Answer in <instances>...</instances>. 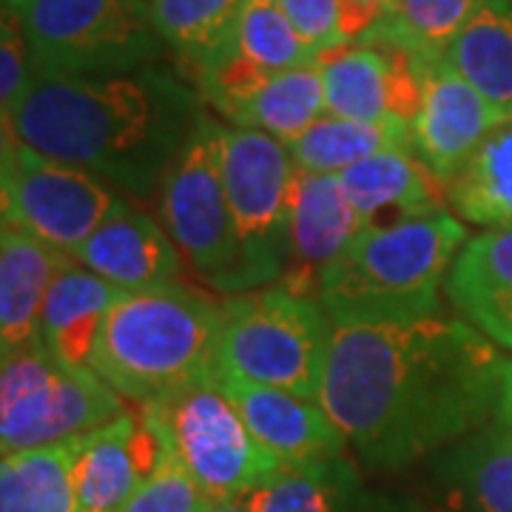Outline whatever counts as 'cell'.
Wrapping results in <instances>:
<instances>
[{
  "label": "cell",
  "instance_id": "3",
  "mask_svg": "<svg viewBox=\"0 0 512 512\" xmlns=\"http://www.w3.org/2000/svg\"><path fill=\"white\" fill-rule=\"evenodd\" d=\"M467 239L464 220L450 211L367 225L319 276L333 328L436 316L441 285Z\"/></svg>",
  "mask_w": 512,
  "mask_h": 512
},
{
  "label": "cell",
  "instance_id": "26",
  "mask_svg": "<svg viewBox=\"0 0 512 512\" xmlns=\"http://www.w3.org/2000/svg\"><path fill=\"white\" fill-rule=\"evenodd\" d=\"M83 436L20 450L0 461V512H74Z\"/></svg>",
  "mask_w": 512,
  "mask_h": 512
},
{
  "label": "cell",
  "instance_id": "22",
  "mask_svg": "<svg viewBox=\"0 0 512 512\" xmlns=\"http://www.w3.org/2000/svg\"><path fill=\"white\" fill-rule=\"evenodd\" d=\"M441 495L458 512H512V421H493L430 458Z\"/></svg>",
  "mask_w": 512,
  "mask_h": 512
},
{
  "label": "cell",
  "instance_id": "5",
  "mask_svg": "<svg viewBox=\"0 0 512 512\" xmlns=\"http://www.w3.org/2000/svg\"><path fill=\"white\" fill-rule=\"evenodd\" d=\"M330 339L319 293L279 279L222 302L220 370L319 402Z\"/></svg>",
  "mask_w": 512,
  "mask_h": 512
},
{
  "label": "cell",
  "instance_id": "1",
  "mask_svg": "<svg viewBox=\"0 0 512 512\" xmlns=\"http://www.w3.org/2000/svg\"><path fill=\"white\" fill-rule=\"evenodd\" d=\"M319 404L370 470H402L512 421V359L464 319L333 328Z\"/></svg>",
  "mask_w": 512,
  "mask_h": 512
},
{
  "label": "cell",
  "instance_id": "29",
  "mask_svg": "<svg viewBox=\"0 0 512 512\" xmlns=\"http://www.w3.org/2000/svg\"><path fill=\"white\" fill-rule=\"evenodd\" d=\"M447 202L470 225L512 228V120L495 128L458 171L447 185Z\"/></svg>",
  "mask_w": 512,
  "mask_h": 512
},
{
  "label": "cell",
  "instance_id": "16",
  "mask_svg": "<svg viewBox=\"0 0 512 512\" xmlns=\"http://www.w3.org/2000/svg\"><path fill=\"white\" fill-rule=\"evenodd\" d=\"M365 228L339 174H311L296 168L288 220V271L282 279L302 291L319 293L322 271Z\"/></svg>",
  "mask_w": 512,
  "mask_h": 512
},
{
  "label": "cell",
  "instance_id": "14",
  "mask_svg": "<svg viewBox=\"0 0 512 512\" xmlns=\"http://www.w3.org/2000/svg\"><path fill=\"white\" fill-rule=\"evenodd\" d=\"M220 384L256 441L268 447L285 467L345 456L348 439L319 402L293 396L271 384L248 382L225 370H220Z\"/></svg>",
  "mask_w": 512,
  "mask_h": 512
},
{
  "label": "cell",
  "instance_id": "17",
  "mask_svg": "<svg viewBox=\"0 0 512 512\" xmlns=\"http://www.w3.org/2000/svg\"><path fill=\"white\" fill-rule=\"evenodd\" d=\"M163 444L140 410H126L83 436L74 467V512H123L143 478L157 467Z\"/></svg>",
  "mask_w": 512,
  "mask_h": 512
},
{
  "label": "cell",
  "instance_id": "8",
  "mask_svg": "<svg viewBox=\"0 0 512 512\" xmlns=\"http://www.w3.org/2000/svg\"><path fill=\"white\" fill-rule=\"evenodd\" d=\"M222 171L237 239V296L274 285L288 271L296 163L288 143L222 123Z\"/></svg>",
  "mask_w": 512,
  "mask_h": 512
},
{
  "label": "cell",
  "instance_id": "4",
  "mask_svg": "<svg viewBox=\"0 0 512 512\" xmlns=\"http://www.w3.org/2000/svg\"><path fill=\"white\" fill-rule=\"evenodd\" d=\"M222 302L183 282L123 293L103 322L92 370L146 407L220 373Z\"/></svg>",
  "mask_w": 512,
  "mask_h": 512
},
{
  "label": "cell",
  "instance_id": "32",
  "mask_svg": "<svg viewBox=\"0 0 512 512\" xmlns=\"http://www.w3.org/2000/svg\"><path fill=\"white\" fill-rule=\"evenodd\" d=\"M214 504L183 461L163 447L157 467L143 478L123 512H211Z\"/></svg>",
  "mask_w": 512,
  "mask_h": 512
},
{
  "label": "cell",
  "instance_id": "11",
  "mask_svg": "<svg viewBox=\"0 0 512 512\" xmlns=\"http://www.w3.org/2000/svg\"><path fill=\"white\" fill-rule=\"evenodd\" d=\"M160 222L191 268L222 293L237 291V239L222 171V123L200 114L160 188Z\"/></svg>",
  "mask_w": 512,
  "mask_h": 512
},
{
  "label": "cell",
  "instance_id": "2",
  "mask_svg": "<svg viewBox=\"0 0 512 512\" xmlns=\"http://www.w3.org/2000/svg\"><path fill=\"white\" fill-rule=\"evenodd\" d=\"M197 120L191 86L148 66L103 77H40L3 134L92 171L140 202L160 194Z\"/></svg>",
  "mask_w": 512,
  "mask_h": 512
},
{
  "label": "cell",
  "instance_id": "13",
  "mask_svg": "<svg viewBox=\"0 0 512 512\" xmlns=\"http://www.w3.org/2000/svg\"><path fill=\"white\" fill-rule=\"evenodd\" d=\"M507 120L510 117L447 66L444 57L424 63V94L419 114L410 123V146L444 188Z\"/></svg>",
  "mask_w": 512,
  "mask_h": 512
},
{
  "label": "cell",
  "instance_id": "31",
  "mask_svg": "<svg viewBox=\"0 0 512 512\" xmlns=\"http://www.w3.org/2000/svg\"><path fill=\"white\" fill-rule=\"evenodd\" d=\"M231 55L265 74L288 72L319 60L282 12L279 0H245Z\"/></svg>",
  "mask_w": 512,
  "mask_h": 512
},
{
  "label": "cell",
  "instance_id": "21",
  "mask_svg": "<svg viewBox=\"0 0 512 512\" xmlns=\"http://www.w3.org/2000/svg\"><path fill=\"white\" fill-rule=\"evenodd\" d=\"M365 225L413 220L444 211L447 188L413 148H390L339 174Z\"/></svg>",
  "mask_w": 512,
  "mask_h": 512
},
{
  "label": "cell",
  "instance_id": "35",
  "mask_svg": "<svg viewBox=\"0 0 512 512\" xmlns=\"http://www.w3.org/2000/svg\"><path fill=\"white\" fill-rule=\"evenodd\" d=\"M393 3L396 0H342V37H345V46L359 43L390 12Z\"/></svg>",
  "mask_w": 512,
  "mask_h": 512
},
{
  "label": "cell",
  "instance_id": "36",
  "mask_svg": "<svg viewBox=\"0 0 512 512\" xmlns=\"http://www.w3.org/2000/svg\"><path fill=\"white\" fill-rule=\"evenodd\" d=\"M367 512H444L407 495H370Z\"/></svg>",
  "mask_w": 512,
  "mask_h": 512
},
{
  "label": "cell",
  "instance_id": "15",
  "mask_svg": "<svg viewBox=\"0 0 512 512\" xmlns=\"http://www.w3.org/2000/svg\"><path fill=\"white\" fill-rule=\"evenodd\" d=\"M74 262L109 279L123 293L180 282L183 251L137 202H123L72 254Z\"/></svg>",
  "mask_w": 512,
  "mask_h": 512
},
{
  "label": "cell",
  "instance_id": "19",
  "mask_svg": "<svg viewBox=\"0 0 512 512\" xmlns=\"http://www.w3.org/2000/svg\"><path fill=\"white\" fill-rule=\"evenodd\" d=\"M205 103L220 111L228 126L256 128L282 143H293L305 128L328 114L319 60L288 72L262 74L248 86L205 97Z\"/></svg>",
  "mask_w": 512,
  "mask_h": 512
},
{
  "label": "cell",
  "instance_id": "28",
  "mask_svg": "<svg viewBox=\"0 0 512 512\" xmlns=\"http://www.w3.org/2000/svg\"><path fill=\"white\" fill-rule=\"evenodd\" d=\"M291 157L296 168L311 174H342L350 165L362 163L367 157L410 146V123L404 120H345L325 114L308 126L293 143Z\"/></svg>",
  "mask_w": 512,
  "mask_h": 512
},
{
  "label": "cell",
  "instance_id": "23",
  "mask_svg": "<svg viewBox=\"0 0 512 512\" xmlns=\"http://www.w3.org/2000/svg\"><path fill=\"white\" fill-rule=\"evenodd\" d=\"M123 296L109 279L69 259L49 288L37 342L69 367H92L97 336L114 302Z\"/></svg>",
  "mask_w": 512,
  "mask_h": 512
},
{
  "label": "cell",
  "instance_id": "30",
  "mask_svg": "<svg viewBox=\"0 0 512 512\" xmlns=\"http://www.w3.org/2000/svg\"><path fill=\"white\" fill-rule=\"evenodd\" d=\"M490 0H396L359 43H390L421 63L439 60Z\"/></svg>",
  "mask_w": 512,
  "mask_h": 512
},
{
  "label": "cell",
  "instance_id": "6",
  "mask_svg": "<svg viewBox=\"0 0 512 512\" xmlns=\"http://www.w3.org/2000/svg\"><path fill=\"white\" fill-rule=\"evenodd\" d=\"M18 15L40 77H103L154 66L165 52L148 0H3Z\"/></svg>",
  "mask_w": 512,
  "mask_h": 512
},
{
  "label": "cell",
  "instance_id": "24",
  "mask_svg": "<svg viewBox=\"0 0 512 512\" xmlns=\"http://www.w3.org/2000/svg\"><path fill=\"white\" fill-rule=\"evenodd\" d=\"M251 498L256 512H367L370 504L348 456L282 467Z\"/></svg>",
  "mask_w": 512,
  "mask_h": 512
},
{
  "label": "cell",
  "instance_id": "9",
  "mask_svg": "<svg viewBox=\"0 0 512 512\" xmlns=\"http://www.w3.org/2000/svg\"><path fill=\"white\" fill-rule=\"evenodd\" d=\"M126 413V399L92 367H69L40 342L3 356L0 370V450L46 447L86 436Z\"/></svg>",
  "mask_w": 512,
  "mask_h": 512
},
{
  "label": "cell",
  "instance_id": "25",
  "mask_svg": "<svg viewBox=\"0 0 512 512\" xmlns=\"http://www.w3.org/2000/svg\"><path fill=\"white\" fill-rule=\"evenodd\" d=\"M165 49L197 69V77L234 52L245 0H148Z\"/></svg>",
  "mask_w": 512,
  "mask_h": 512
},
{
  "label": "cell",
  "instance_id": "34",
  "mask_svg": "<svg viewBox=\"0 0 512 512\" xmlns=\"http://www.w3.org/2000/svg\"><path fill=\"white\" fill-rule=\"evenodd\" d=\"M279 6L319 57L330 49L345 46L342 0H279Z\"/></svg>",
  "mask_w": 512,
  "mask_h": 512
},
{
  "label": "cell",
  "instance_id": "10",
  "mask_svg": "<svg viewBox=\"0 0 512 512\" xmlns=\"http://www.w3.org/2000/svg\"><path fill=\"white\" fill-rule=\"evenodd\" d=\"M123 202H128L126 194L92 171L55 160L12 134H3V225L72 256Z\"/></svg>",
  "mask_w": 512,
  "mask_h": 512
},
{
  "label": "cell",
  "instance_id": "18",
  "mask_svg": "<svg viewBox=\"0 0 512 512\" xmlns=\"http://www.w3.org/2000/svg\"><path fill=\"white\" fill-rule=\"evenodd\" d=\"M444 293L464 322L512 353V228H490L464 242Z\"/></svg>",
  "mask_w": 512,
  "mask_h": 512
},
{
  "label": "cell",
  "instance_id": "7",
  "mask_svg": "<svg viewBox=\"0 0 512 512\" xmlns=\"http://www.w3.org/2000/svg\"><path fill=\"white\" fill-rule=\"evenodd\" d=\"M140 416L214 501L256 493L285 467L248 430L220 373L140 407Z\"/></svg>",
  "mask_w": 512,
  "mask_h": 512
},
{
  "label": "cell",
  "instance_id": "20",
  "mask_svg": "<svg viewBox=\"0 0 512 512\" xmlns=\"http://www.w3.org/2000/svg\"><path fill=\"white\" fill-rule=\"evenodd\" d=\"M72 256L40 242L26 231L3 225L0 231V353L37 345L40 313L57 274Z\"/></svg>",
  "mask_w": 512,
  "mask_h": 512
},
{
  "label": "cell",
  "instance_id": "12",
  "mask_svg": "<svg viewBox=\"0 0 512 512\" xmlns=\"http://www.w3.org/2000/svg\"><path fill=\"white\" fill-rule=\"evenodd\" d=\"M325 111L345 120L413 123L424 94V63L390 43H348L319 57Z\"/></svg>",
  "mask_w": 512,
  "mask_h": 512
},
{
  "label": "cell",
  "instance_id": "27",
  "mask_svg": "<svg viewBox=\"0 0 512 512\" xmlns=\"http://www.w3.org/2000/svg\"><path fill=\"white\" fill-rule=\"evenodd\" d=\"M444 63L512 120V0H490L450 43Z\"/></svg>",
  "mask_w": 512,
  "mask_h": 512
},
{
  "label": "cell",
  "instance_id": "37",
  "mask_svg": "<svg viewBox=\"0 0 512 512\" xmlns=\"http://www.w3.org/2000/svg\"><path fill=\"white\" fill-rule=\"evenodd\" d=\"M211 512H256L254 498H251V493L237 495V498H225V501H217Z\"/></svg>",
  "mask_w": 512,
  "mask_h": 512
},
{
  "label": "cell",
  "instance_id": "33",
  "mask_svg": "<svg viewBox=\"0 0 512 512\" xmlns=\"http://www.w3.org/2000/svg\"><path fill=\"white\" fill-rule=\"evenodd\" d=\"M37 74L32 63V49L23 35L18 15L3 6L0 20V109L3 123L15 117V111L23 106V100L35 89Z\"/></svg>",
  "mask_w": 512,
  "mask_h": 512
}]
</instances>
